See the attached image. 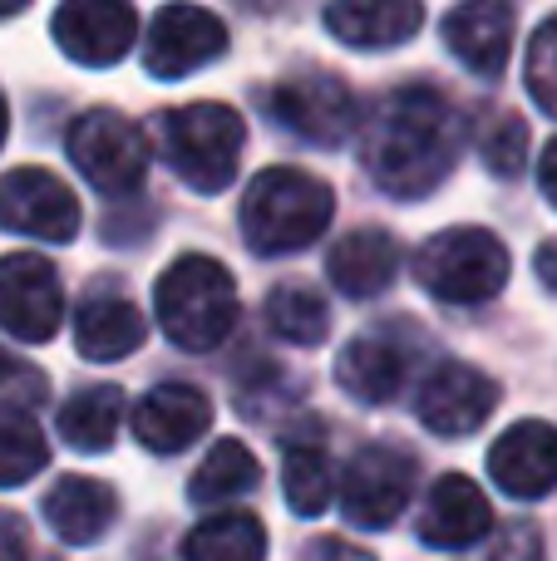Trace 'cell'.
I'll list each match as a JSON object with an SVG mask.
<instances>
[{"label": "cell", "mask_w": 557, "mask_h": 561, "mask_svg": "<svg viewBox=\"0 0 557 561\" xmlns=\"http://www.w3.org/2000/svg\"><path fill=\"white\" fill-rule=\"evenodd\" d=\"M464 148V118L440 89L405 84L371 108L361 128V163L390 197L434 193L454 173Z\"/></svg>", "instance_id": "obj_1"}, {"label": "cell", "mask_w": 557, "mask_h": 561, "mask_svg": "<svg viewBox=\"0 0 557 561\" xmlns=\"http://www.w3.org/2000/svg\"><path fill=\"white\" fill-rule=\"evenodd\" d=\"M336 197L321 178L302 168H266L242 193V237L257 256H286L321 242Z\"/></svg>", "instance_id": "obj_2"}, {"label": "cell", "mask_w": 557, "mask_h": 561, "mask_svg": "<svg viewBox=\"0 0 557 561\" xmlns=\"http://www.w3.org/2000/svg\"><path fill=\"white\" fill-rule=\"evenodd\" d=\"M154 306H158L163 335L173 340L178 350H193V355L217 350L232 335L237 316H242L237 286L217 256H178V262L158 276Z\"/></svg>", "instance_id": "obj_3"}, {"label": "cell", "mask_w": 557, "mask_h": 561, "mask_svg": "<svg viewBox=\"0 0 557 561\" xmlns=\"http://www.w3.org/2000/svg\"><path fill=\"white\" fill-rule=\"evenodd\" d=\"M158 138H163V163L193 193H223L237 178L247 124L227 104H183L163 114Z\"/></svg>", "instance_id": "obj_4"}, {"label": "cell", "mask_w": 557, "mask_h": 561, "mask_svg": "<svg viewBox=\"0 0 557 561\" xmlns=\"http://www.w3.org/2000/svg\"><path fill=\"white\" fill-rule=\"evenodd\" d=\"M414 276L444 306H479L509 286V247L484 227H450L414 252Z\"/></svg>", "instance_id": "obj_5"}, {"label": "cell", "mask_w": 557, "mask_h": 561, "mask_svg": "<svg viewBox=\"0 0 557 561\" xmlns=\"http://www.w3.org/2000/svg\"><path fill=\"white\" fill-rule=\"evenodd\" d=\"M69 163L84 173L89 187L104 197H124L144 183L148 173V138L134 118L114 114V108H89L69 124Z\"/></svg>", "instance_id": "obj_6"}, {"label": "cell", "mask_w": 557, "mask_h": 561, "mask_svg": "<svg viewBox=\"0 0 557 561\" xmlns=\"http://www.w3.org/2000/svg\"><path fill=\"white\" fill-rule=\"evenodd\" d=\"M420 463L395 444H365L341 473V513L361 533H385L410 507Z\"/></svg>", "instance_id": "obj_7"}, {"label": "cell", "mask_w": 557, "mask_h": 561, "mask_svg": "<svg viewBox=\"0 0 557 561\" xmlns=\"http://www.w3.org/2000/svg\"><path fill=\"white\" fill-rule=\"evenodd\" d=\"M65 320L59 272L39 252L0 256V330L25 345H45Z\"/></svg>", "instance_id": "obj_8"}, {"label": "cell", "mask_w": 557, "mask_h": 561, "mask_svg": "<svg viewBox=\"0 0 557 561\" xmlns=\"http://www.w3.org/2000/svg\"><path fill=\"white\" fill-rule=\"evenodd\" d=\"M272 114L311 148H341L361 124L355 94L336 75H296L282 79L272 94Z\"/></svg>", "instance_id": "obj_9"}, {"label": "cell", "mask_w": 557, "mask_h": 561, "mask_svg": "<svg viewBox=\"0 0 557 561\" xmlns=\"http://www.w3.org/2000/svg\"><path fill=\"white\" fill-rule=\"evenodd\" d=\"M499 404V385H493L484 369L464 365V359H440L430 375L420 379V394H414V414L430 434L440 438H464L484 424Z\"/></svg>", "instance_id": "obj_10"}, {"label": "cell", "mask_w": 557, "mask_h": 561, "mask_svg": "<svg viewBox=\"0 0 557 561\" xmlns=\"http://www.w3.org/2000/svg\"><path fill=\"white\" fill-rule=\"evenodd\" d=\"M223 55H227V25L203 5H163L144 39V69L154 79H183Z\"/></svg>", "instance_id": "obj_11"}, {"label": "cell", "mask_w": 557, "mask_h": 561, "mask_svg": "<svg viewBox=\"0 0 557 561\" xmlns=\"http://www.w3.org/2000/svg\"><path fill=\"white\" fill-rule=\"evenodd\" d=\"M0 227L39 242H75L79 203L49 168H10L0 178Z\"/></svg>", "instance_id": "obj_12"}, {"label": "cell", "mask_w": 557, "mask_h": 561, "mask_svg": "<svg viewBox=\"0 0 557 561\" xmlns=\"http://www.w3.org/2000/svg\"><path fill=\"white\" fill-rule=\"evenodd\" d=\"M55 39L75 65L104 69L134 49L138 15L124 0H69L55 10Z\"/></svg>", "instance_id": "obj_13"}, {"label": "cell", "mask_w": 557, "mask_h": 561, "mask_svg": "<svg viewBox=\"0 0 557 561\" xmlns=\"http://www.w3.org/2000/svg\"><path fill=\"white\" fill-rule=\"evenodd\" d=\"M420 542L434 547V552H464V547L484 542L493 533V507L484 497V488L464 473H444L440 483L430 488L420 513Z\"/></svg>", "instance_id": "obj_14"}, {"label": "cell", "mask_w": 557, "mask_h": 561, "mask_svg": "<svg viewBox=\"0 0 557 561\" xmlns=\"http://www.w3.org/2000/svg\"><path fill=\"white\" fill-rule=\"evenodd\" d=\"M489 473L519 503L548 497L557 488V428L543 419H523L509 434H499V444L489 448Z\"/></svg>", "instance_id": "obj_15"}, {"label": "cell", "mask_w": 557, "mask_h": 561, "mask_svg": "<svg viewBox=\"0 0 557 561\" xmlns=\"http://www.w3.org/2000/svg\"><path fill=\"white\" fill-rule=\"evenodd\" d=\"M444 45L469 75L499 79L513 55V5L503 0H469L444 15Z\"/></svg>", "instance_id": "obj_16"}, {"label": "cell", "mask_w": 557, "mask_h": 561, "mask_svg": "<svg viewBox=\"0 0 557 561\" xmlns=\"http://www.w3.org/2000/svg\"><path fill=\"white\" fill-rule=\"evenodd\" d=\"M213 424V399L197 385H158L138 399L134 434L148 454H183Z\"/></svg>", "instance_id": "obj_17"}, {"label": "cell", "mask_w": 557, "mask_h": 561, "mask_svg": "<svg viewBox=\"0 0 557 561\" xmlns=\"http://www.w3.org/2000/svg\"><path fill=\"white\" fill-rule=\"evenodd\" d=\"M414 375L410 345L400 335H355L351 345L336 355V385L355 399V404H390Z\"/></svg>", "instance_id": "obj_18"}, {"label": "cell", "mask_w": 557, "mask_h": 561, "mask_svg": "<svg viewBox=\"0 0 557 561\" xmlns=\"http://www.w3.org/2000/svg\"><path fill=\"white\" fill-rule=\"evenodd\" d=\"M326 272H331L341 296L371 300V296H380V290H390L395 276H400V242H395L385 227H355L351 237H341V242L331 247Z\"/></svg>", "instance_id": "obj_19"}, {"label": "cell", "mask_w": 557, "mask_h": 561, "mask_svg": "<svg viewBox=\"0 0 557 561\" xmlns=\"http://www.w3.org/2000/svg\"><path fill=\"white\" fill-rule=\"evenodd\" d=\"M144 340H148L144 310H138L128 296H118V290H94V296L79 306V316H75V345H79V355L99 359V365L134 355Z\"/></svg>", "instance_id": "obj_20"}, {"label": "cell", "mask_w": 557, "mask_h": 561, "mask_svg": "<svg viewBox=\"0 0 557 561\" xmlns=\"http://www.w3.org/2000/svg\"><path fill=\"white\" fill-rule=\"evenodd\" d=\"M424 25L414 0H336L326 10V30L351 49H395Z\"/></svg>", "instance_id": "obj_21"}, {"label": "cell", "mask_w": 557, "mask_h": 561, "mask_svg": "<svg viewBox=\"0 0 557 561\" xmlns=\"http://www.w3.org/2000/svg\"><path fill=\"white\" fill-rule=\"evenodd\" d=\"M118 517V497L109 483L99 478H59L45 493V523L59 542L69 547H89L114 527Z\"/></svg>", "instance_id": "obj_22"}, {"label": "cell", "mask_w": 557, "mask_h": 561, "mask_svg": "<svg viewBox=\"0 0 557 561\" xmlns=\"http://www.w3.org/2000/svg\"><path fill=\"white\" fill-rule=\"evenodd\" d=\"M124 424V389L114 385H89L59 409V438L75 454H109Z\"/></svg>", "instance_id": "obj_23"}, {"label": "cell", "mask_w": 557, "mask_h": 561, "mask_svg": "<svg viewBox=\"0 0 557 561\" xmlns=\"http://www.w3.org/2000/svg\"><path fill=\"white\" fill-rule=\"evenodd\" d=\"M262 468H257V454L242 444V438H217L213 454L197 463L193 483H187V503L193 507H227L242 493H252Z\"/></svg>", "instance_id": "obj_24"}, {"label": "cell", "mask_w": 557, "mask_h": 561, "mask_svg": "<svg viewBox=\"0 0 557 561\" xmlns=\"http://www.w3.org/2000/svg\"><path fill=\"white\" fill-rule=\"evenodd\" d=\"M282 493H286V503H292L296 517L326 513V503L336 497V463H331L321 438H292V444H286Z\"/></svg>", "instance_id": "obj_25"}, {"label": "cell", "mask_w": 557, "mask_h": 561, "mask_svg": "<svg viewBox=\"0 0 557 561\" xmlns=\"http://www.w3.org/2000/svg\"><path fill=\"white\" fill-rule=\"evenodd\" d=\"M266 527L252 513H213L187 533L183 561H262Z\"/></svg>", "instance_id": "obj_26"}, {"label": "cell", "mask_w": 557, "mask_h": 561, "mask_svg": "<svg viewBox=\"0 0 557 561\" xmlns=\"http://www.w3.org/2000/svg\"><path fill=\"white\" fill-rule=\"evenodd\" d=\"M266 325L286 345H321L331 330V310L311 286H276L266 296Z\"/></svg>", "instance_id": "obj_27"}, {"label": "cell", "mask_w": 557, "mask_h": 561, "mask_svg": "<svg viewBox=\"0 0 557 561\" xmlns=\"http://www.w3.org/2000/svg\"><path fill=\"white\" fill-rule=\"evenodd\" d=\"M49 444L30 414H10L0 409V488H20L35 473H45Z\"/></svg>", "instance_id": "obj_28"}, {"label": "cell", "mask_w": 557, "mask_h": 561, "mask_svg": "<svg viewBox=\"0 0 557 561\" xmlns=\"http://www.w3.org/2000/svg\"><path fill=\"white\" fill-rule=\"evenodd\" d=\"M479 158L493 178H519L528 158V124L519 114H489L479 124Z\"/></svg>", "instance_id": "obj_29"}, {"label": "cell", "mask_w": 557, "mask_h": 561, "mask_svg": "<svg viewBox=\"0 0 557 561\" xmlns=\"http://www.w3.org/2000/svg\"><path fill=\"white\" fill-rule=\"evenodd\" d=\"M528 94L543 114L557 118V15L543 20L528 39Z\"/></svg>", "instance_id": "obj_30"}, {"label": "cell", "mask_w": 557, "mask_h": 561, "mask_svg": "<svg viewBox=\"0 0 557 561\" xmlns=\"http://www.w3.org/2000/svg\"><path fill=\"white\" fill-rule=\"evenodd\" d=\"M45 394H49L45 375H39L35 365L10 359L5 350H0V409H10V414H30Z\"/></svg>", "instance_id": "obj_31"}, {"label": "cell", "mask_w": 557, "mask_h": 561, "mask_svg": "<svg viewBox=\"0 0 557 561\" xmlns=\"http://www.w3.org/2000/svg\"><path fill=\"white\" fill-rule=\"evenodd\" d=\"M489 561H548L538 527H533V523H509L499 537H493Z\"/></svg>", "instance_id": "obj_32"}, {"label": "cell", "mask_w": 557, "mask_h": 561, "mask_svg": "<svg viewBox=\"0 0 557 561\" xmlns=\"http://www.w3.org/2000/svg\"><path fill=\"white\" fill-rule=\"evenodd\" d=\"M0 561H30V527L0 507Z\"/></svg>", "instance_id": "obj_33"}, {"label": "cell", "mask_w": 557, "mask_h": 561, "mask_svg": "<svg viewBox=\"0 0 557 561\" xmlns=\"http://www.w3.org/2000/svg\"><path fill=\"white\" fill-rule=\"evenodd\" d=\"M311 561H375L371 552H361V547L341 542V537H321V542L311 547Z\"/></svg>", "instance_id": "obj_34"}, {"label": "cell", "mask_w": 557, "mask_h": 561, "mask_svg": "<svg viewBox=\"0 0 557 561\" xmlns=\"http://www.w3.org/2000/svg\"><path fill=\"white\" fill-rule=\"evenodd\" d=\"M538 187H543V197L557 207V138L543 148V158H538Z\"/></svg>", "instance_id": "obj_35"}, {"label": "cell", "mask_w": 557, "mask_h": 561, "mask_svg": "<svg viewBox=\"0 0 557 561\" xmlns=\"http://www.w3.org/2000/svg\"><path fill=\"white\" fill-rule=\"evenodd\" d=\"M538 272H543V280H548V290H557V242L538 252Z\"/></svg>", "instance_id": "obj_36"}, {"label": "cell", "mask_w": 557, "mask_h": 561, "mask_svg": "<svg viewBox=\"0 0 557 561\" xmlns=\"http://www.w3.org/2000/svg\"><path fill=\"white\" fill-rule=\"evenodd\" d=\"M20 10H25V5H20V0H10V5H0V20H5V15H20Z\"/></svg>", "instance_id": "obj_37"}, {"label": "cell", "mask_w": 557, "mask_h": 561, "mask_svg": "<svg viewBox=\"0 0 557 561\" xmlns=\"http://www.w3.org/2000/svg\"><path fill=\"white\" fill-rule=\"evenodd\" d=\"M5 128H10V118H5V99H0V144H5Z\"/></svg>", "instance_id": "obj_38"}]
</instances>
